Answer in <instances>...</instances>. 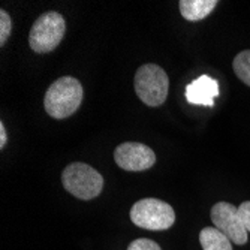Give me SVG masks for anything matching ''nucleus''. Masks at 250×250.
Here are the masks:
<instances>
[{"instance_id":"f257e3e1","label":"nucleus","mask_w":250,"mask_h":250,"mask_svg":"<svg viewBox=\"0 0 250 250\" xmlns=\"http://www.w3.org/2000/svg\"><path fill=\"white\" fill-rule=\"evenodd\" d=\"M83 102L81 83L74 77H62L56 80L47 90L43 106L53 119L71 117Z\"/></svg>"},{"instance_id":"f03ea898","label":"nucleus","mask_w":250,"mask_h":250,"mask_svg":"<svg viewBox=\"0 0 250 250\" xmlns=\"http://www.w3.org/2000/svg\"><path fill=\"white\" fill-rule=\"evenodd\" d=\"M64 189L78 199L88 201L99 196L104 189V177L95 168L83 162L67 165L62 174Z\"/></svg>"},{"instance_id":"7ed1b4c3","label":"nucleus","mask_w":250,"mask_h":250,"mask_svg":"<svg viewBox=\"0 0 250 250\" xmlns=\"http://www.w3.org/2000/svg\"><path fill=\"white\" fill-rule=\"evenodd\" d=\"M169 80L161 66L147 63L135 74V92L146 105L159 106L167 101Z\"/></svg>"},{"instance_id":"20e7f679","label":"nucleus","mask_w":250,"mask_h":250,"mask_svg":"<svg viewBox=\"0 0 250 250\" xmlns=\"http://www.w3.org/2000/svg\"><path fill=\"white\" fill-rule=\"evenodd\" d=\"M130 220L143 229L165 231L175 222V211L168 202L146 198L133 204L130 210Z\"/></svg>"},{"instance_id":"39448f33","label":"nucleus","mask_w":250,"mask_h":250,"mask_svg":"<svg viewBox=\"0 0 250 250\" xmlns=\"http://www.w3.org/2000/svg\"><path fill=\"white\" fill-rule=\"evenodd\" d=\"M64 32V18L59 12H45L35 21L30 29L29 45L35 53H51L59 47Z\"/></svg>"},{"instance_id":"423d86ee","label":"nucleus","mask_w":250,"mask_h":250,"mask_svg":"<svg viewBox=\"0 0 250 250\" xmlns=\"http://www.w3.org/2000/svg\"><path fill=\"white\" fill-rule=\"evenodd\" d=\"M211 220L214 228L222 231L234 244L247 243V231L238 214V208L229 202H217L211 208Z\"/></svg>"},{"instance_id":"0eeeda50","label":"nucleus","mask_w":250,"mask_h":250,"mask_svg":"<svg viewBox=\"0 0 250 250\" xmlns=\"http://www.w3.org/2000/svg\"><path fill=\"white\" fill-rule=\"evenodd\" d=\"M114 161L125 171L140 172L156 164V154L153 148L141 143H123L114 150Z\"/></svg>"},{"instance_id":"6e6552de","label":"nucleus","mask_w":250,"mask_h":250,"mask_svg":"<svg viewBox=\"0 0 250 250\" xmlns=\"http://www.w3.org/2000/svg\"><path fill=\"white\" fill-rule=\"evenodd\" d=\"M216 96H219V83L208 75L198 77L186 87V99L192 105L213 106Z\"/></svg>"},{"instance_id":"1a4fd4ad","label":"nucleus","mask_w":250,"mask_h":250,"mask_svg":"<svg viewBox=\"0 0 250 250\" xmlns=\"http://www.w3.org/2000/svg\"><path fill=\"white\" fill-rule=\"evenodd\" d=\"M217 5V0H180V12L188 21H201L207 18Z\"/></svg>"},{"instance_id":"9d476101","label":"nucleus","mask_w":250,"mask_h":250,"mask_svg":"<svg viewBox=\"0 0 250 250\" xmlns=\"http://www.w3.org/2000/svg\"><path fill=\"white\" fill-rule=\"evenodd\" d=\"M199 243L202 250H232V241L214 226L204 228L199 232Z\"/></svg>"},{"instance_id":"9b49d317","label":"nucleus","mask_w":250,"mask_h":250,"mask_svg":"<svg viewBox=\"0 0 250 250\" xmlns=\"http://www.w3.org/2000/svg\"><path fill=\"white\" fill-rule=\"evenodd\" d=\"M235 75L250 87V50H244L238 53L232 63Z\"/></svg>"},{"instance_id":"f8f14e48","label":"nucleus","mask_w":250,"mask_h":250,"mask_svg":"<svg viewBox=\"0 0 250 250\" xmlns=\"http://www.w3.org/2000/svg\"><path fill=\"white\" fill-rule=\"evenodd\" d=\"M11 17L6 14V11H0V45H3L6 43L9 35H11Z\"/></svg>"},{"instance_id":"ddd939ff","label":"nucleus","mask_w":250,"mask_h":250,"mask_svg":"<svg viewBox=\"0 0 250 250\" xmlns=\"http://www.w3.org/2000/svg\"><path fill=\"white\" fill-rule=\"evenodd\" d=\"M127 250H161V246L148 238H138L129 244Z\"/></svg>"},{"instance_id":"4468645a","label":"nucleus","mask_w":250,"mask_h":250,"mask_svg":"<svg viewBox=\"0 0 250 250\" xmlns=\"http://www.w3.org/2000/svg\"><path fill=\"white\" fill-rule=\"evenodd\" d=\"M238 214L241 217V222L244 225V228L247 232H250V201L243 202L238 207Z\"/></svg>"},{"instance_id":"2eb2a0df","label":"nucleus","mask_w":250,"mask_h":250,"mask_svg":"<svg viewBox=\"0 0 250 250\" xmlns=\"http://www.w3.org/2000/svg\"><path fill=\"white\" fill-rule=\"evenodd\" d=\"M8 141V133H6V127L3 123H0V148H5Z\"/></svg>"}]
</instances>
